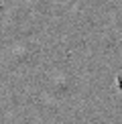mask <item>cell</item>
I'll use <instances>...</instances> for the list:
<instances>
[]
</instances>
